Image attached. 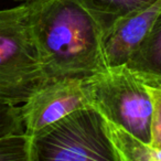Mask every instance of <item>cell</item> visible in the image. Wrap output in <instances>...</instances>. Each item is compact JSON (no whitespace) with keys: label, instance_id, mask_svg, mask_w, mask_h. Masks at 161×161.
Masks as SVG:
<instances>
[{"label":"cell","instance_id":"1","mask_svg":"<svg viewBox=\"0 0 161 161\" xmlns=\"http://www.w3.org/2000/svg\"><path fill=\"white\" fill-rule=\"evenodd\" d=\"M47 80L88 77L107 69L108 25L84 0H25Z\"/></svg>","mask_w":161,"mask_h":161},{"label":"cell","instance_id":"2","mask_svg":"<svg viewBox=\"0 0 161 161\" xmlns=\"http://www.w3.org/2000/svg\"><path fill=\"white\" fill-rule=\"evenodd\" d=\"M47 82L27 3L0 10V102L19 106Z\"/></svg>","mask_w":161,"mask_h":161},{"label":"cell","instance_id":"3","mask_svg":"<svg viewBox=\"0 0 161 161\" xmlns=\"http://www.w3.org/2000/svg\"><path fill=\"white\" fill-rule=\"evenodd\" d=\"M117 161L106 120L93 106L80 108L31 137V161Z\"/></svg>","mask_w":161,"mask_h":161},{"label":"cell","instance_id":"4","mask_svg":"<svg viewBox=\"0 0 161 161\" xmlns=\"http://www.w3.org/2000/svg\"><path fill=\"white\" fill-rule=\"evenodd\" d=\"M91 105L109 123L150 143L152 101L146 83L126 65L85 77Z\"/></svg>","mask_w":161,"mask_h":161},{"label":"cell","instance_id":"5","mask_svg":"<svg viewBox=\"0 0 161 161\" xmlns=\"http://www.w3.org/2000/svg\"><path fill=\"white\" fill-rule=\"evenodd\" d=\"M92 106L85 77L50 80L19 106L25 134L30 137L80 108Z\"/></svg>","mask_w":161,"mask_h":161},{"label":"cell","instance_id":"6","mask_svg":"<svg viewBox=\"0 0 161 161\" xmlns=\"http://www.w3.org/2000/svg\"><path fill=\"white\" fill-rule=\"evenodd\" d=\"M161 16V0H153L116 19L105 36L107 67L126 65Z\"/></svg>","mask_w":161,"mask_h":161},{"label":"cell","instance_id":"7","mask_svg":"<svg viewBox=\"0 0 161 161\" xmlns=\"http://www.w3.org/2000/svg\"><path fill=\"white\" fill-rule=\"evenodd\" d=\"M126 66L143 82L161 80V16Z\"/></svg>","mask_w":161,"mask_h":161},{"label":"cell","instance_id":"8","mask_svg":"<svg viewBox=\"0 0 161 161\" xmlns=\"http://www.w3.org/2000/svg\"><path fill=\"white\" fill-rule=\"evenodd\" d=\"M106 125L117 161H161V149L107 120Z\"/></svg>","mask_w":161,"mask_h":161},{"label":"cell","instance_id":"9","mask_svg":"<svg viewBox=\"0 0 161 161\" xmlns=\"http://www.w3.org/2000/svg\"><path fill=\"white\" fill-rule=\"evenodd\" d=\"M98 16L105 20L108 29L116 19L149 3L153 0H84Z\"/></svg>","mask_w":161,"mask_h":161},{"label":"cell","instance_id":"10","mask_svg":"<svg viewBox=\"0 0 161 161\" xmlns=\"http://www.w3.org/2000/svg\"><path fill=\"white\" fill-rule=\"evenodd\" d=\"M0 161H31V137L25 131L0 136Z\"/></svg>","mask_w":161,"mask_h":161},{"label":"cell","instance_id":"11","mask_svg":"<svg viewBox=\"0 0 161 161\" xmlns=\"http://www.w3.org/2000/svg\"><path fill=\"white\" fill-rule=\"evenodd\" d=\"M152 101V116L150 125V145L161 149V80L145 82Z\"/></svg>","mask_w":161,"mask_h":161},{"label":"cell","instance_id":"12","mask_svg":"<svg viewBox=\"0 0 161 161\" xmlns=\"http://www.w3.org/2000/svg\"><path fill=\"white\" fill-rule=\"evenodd\" d=\"M25 132L19 106L0 102V136Z\"/></svg>","mask_w":161,"mask_h":161},{"label":"cell","instance_id":"13","mask_svg":"<svg viewBox=\"0 0 161 161\" xmlns=\"http://www.w3.org/2000/svg\"></svg>","mask_w":161,"mask_h":161}]
</instances>
